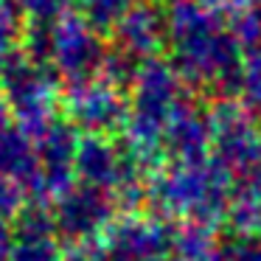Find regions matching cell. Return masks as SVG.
I'll use <instances>...</instances> for the list:
<instances>
[{"instance_id": "cell-12", "label": "cell", "mask_w": 261, "mask_h": 261, "mask_svg": "<svg viewBox=\"0 0 261 261\" xmlns=\"http://www.w3.org/2000/svg\"><path fill=\"white\" fill-rule=\"evenodd\" d=\"M247 98L261 110V65H250L247 70Z\"/></svg>"}, {"instance_id": "cell-8", "label": "cell", "mask_w": 261, "mask_h": 261, "mask_svg": "<svg viewBox=\"0 0 261 261\" xmlns=\"http://www.w3.org/2000/svg\"><path fill=\"white\" fill-rule=\"evenodd\" d=\"M158 34H160V23L149 12H132L121 23V37L132 51H149L158 42Z\"/></svg>"}, {"instance_id": "cell-13", "label": "cell", "mask_w": 261, "mask_h": 261, "mask_svg": "<svg viewBox=\"0 0 261 261\" xmlns=\"http://www.w3.org/2000/svg\"><path fill=\"white\" fill-rule=\"evenodd\" d=\"M12 37V29H9V20L0 17V59H3V51H6V42Z\"/></svg>"}, {"instance_id": "cell-2", "label": "cell", "mask_w": 261, "mask_h": 261, "mask_svg": "<svg viewBox=\"0 0 261 261\" xmlns=\"http://www.w3.org/2000/svg\"><path fill=\"white\" fill-rule=\"evenodd\" d=\"M107 219H110V202L104 197L101 186H87L82 191L65 194L62 205H59V214H57L59 230H65L73 239L90 236Z\"/></svg>"}, {"instance_id": "cell-1", "label": "cell", "mask_w": 261, "mask_h": 261, "mask_svg": "<svg viewBox=\"0 0 261 261\" xmlns=\"http://www.w3.org/2000/svg\"><path fill=\"white\" fill-rule=\"evenodd\" d=\"M158 202L171 214L214 219L225 205V180L202 166H186L158 186Z\"/></svg>"}, {"instance_id": "cell-3", "label": "cell", "mask_w": 261, "mask_h": 261, "mask_svg": "<svg viewBox=\"0 0 261 261\" xmlns=\"http://www.w3.org/2000/svg\"><path fill=\"white\" fill-rule=\"evenodd\" d=\"M166 236L152 222H126L110 236V253L124 261H149L163 247Z\"/></svg>"}, {"instance_id": "cell-4", "label": "cell", "mask_w": 261, "mask_h": 261, "mask_svg": "<svg viewBox=\"0 0 261 261\" xmlns=\"http://www.w3.org/2000/svg\"><path fill=\"white\" fill-rule=\"evenodd\" d=\"M14 261H62V253L51 239V222L45 216H25L20 222Z\"/></svg>"}, {"instance_id": "cell-5", "label": "cell", "mask_w": 261, "mask_h": 261, "mask_svg": "<svg viewBox=\"0 0 261 261\" xmlns=\"http://www.w3.org/2000/svg\"><path fill=\"white\" fill-rule=\"evenodd\" d=\"M76 166L90 180L93 186H107V182H121V163L113 154V149L104 146L101 141H87L76 152Z\"/></svg>"}, {"instance_id": "cell-6", "label": "cell", "mask_w": 261, "mask_h": 261, "mask_svg": "<svg viewBox=\"0 0 261 261\" xmlns=\"http://www.w3.org/2000/svg\"><path fill=\"white\" fill-rule=\"evenodd\" d=\"M76 115L85 126L90 129H104V126H113L121 118V101L115 98V93L110 90H82V96L73 104Z\"/></svg>"}, {"instance_id": "cell-10", "label": "cell", "mask_w": 261, "mask_h": 261, "mask_svg": "<svg viewBox=\"0 0 261 261\" xmlns=\"http://www.w3.org/2000/svg\"><path fill=\"white\" fill-rule=\"evenodd\" d=\"M169 135H171V146H174L177 154H182V158H197L205 138H208V129L194 115H177Z\"/></svg>"}, {"instance_id": "cell-14", "label": "cell", "mask_w": 261, "mask_h": 261, "mask_svg": "<svg viewBox=\"0 0 261 261\" xmlns=\"http://www.w3.org/2000/svg\"><path fill=\"white\" fill-rule=\"evenodd\" d=\"M6 244H9V227L3 225V222H0V250L6 247Z\"/></svg>"}, {"instance_id": "cell-7", "label": "cell", "mask_w": 261, "mask_h": 261, "mask_svg": "<svg viewBox=\"0 0 261 261\" xmlns=\"http://www.w3.org/2000/svg\"><path fill=\"white\" fill-rule=\"evenodd\" d=\"M0 169L12 174L14 180H31V177H40L42 182V169L37 163L34 152L29 149V143L17 135H0Z\"/></svg>"}, {"instance_id": "cell-11", "label": "cell", "mask_w": 261, "mask_h": 261, "mask_svg": "<svg viewBox=\"0 0 261 261\" xmlns=\"http://www.w3.org/2000/svg\"><path fill=\"white\" fill-rule=\"evenodd\" d=\"M227 261H261V242L250 239V242H239L236 247L230 250Z\"/></svg>"}, {"instance_id": "cell-15", "label": "cell", "mask_w": 261, "mask_h": 261, "mask_svg": "<svg viewBox=\"0 0 261 261\" xmlns=\"http://www.w3.org/2000/svg\"><path fill=\"white\" fill-rule=\"evenodd\" d=\"M3 124H6V107H3V101H0V129H3Z\"/></svg>"}, {"instance_id": "cell-9", "label": "cell", "mask_w": 261, "mask_h": 261, "mask_svg": "<svg viewBox=\"0 0 261 261\" xmlns=\"http://www.w3.org/2000/svg\"><path fill=\"white\" fill-rule=\"evenodd\" d=\"M68 31H70V48L68 45H59V59H62V68L68 73H82L85 65H90L93 59L98 57V45L90 40V37L82 31V25L76 23H68Z\"/></svg>"}]
</instances>
